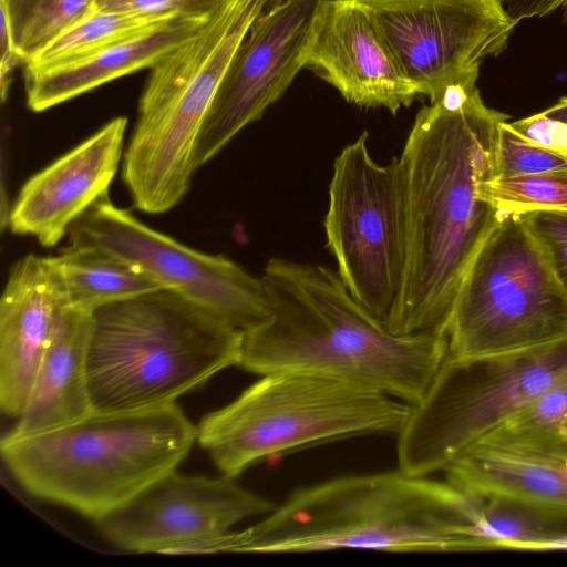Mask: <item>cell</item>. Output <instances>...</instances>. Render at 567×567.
<instances>
[{
	"label": "cell",
	"instance_id": "obj_1",
	"mask_svg": "<svg viewBox=\"0 0 567 567\" xmlns=\"http://www.w3.org/2000/svg\"><path fill=\"white\" fill-rule=\"evenodd\" d=\"M506 117L488 109L476 87L452 89L417 112L398 158L406 264L400 293L384 320L391 332L447 336L462 280L502 219L481 189L497 176V131Z\"/></svg>",
	"mask_w": 567,
	"mask_h": 567
},
{
	"label": "cell",
	"instance_id": "obj_2",
	"mask_svg": "<svg viewBox=\"0 0 567 567\" xmlns=\"http://www.w3.org/2000/svg\"><path fill=\"white\" fill-rule=\"evenodd\" d=\"M261 280L271 315L243 332L246 371L339 380L413 405L447 355V336L391 332L327 266L271 258Z\"/></svg>",
	"mask_w": 567,
	"mask_h": 567
},
{
	"label": "cell",
	"instance_id": "obj_3",
	"mask_svg": "<svg viewBox=\"0 0 567 567\" xmlns=\"http://www.w3.org/2000/svg\"><path fill=\"white\" fill-rule=\"evenodd\" d=\"M481 522L482 498L399 467L299 488L258 523L196 543L186 553L492 550Z\"/></svg>",
	"mask_w": 567,
	"mask_h": 567
},
{
	"label": "cell",
	"instance_id": "obj_4",
	"mask_svg": "<svg viewBox=\"0 0 567 567\" xmlns=\"http://www.w3.org/2000/svg\"><path fill=\"white\" fill-rule=\"evenodd\" d=\"M197 437L176 403L91 412L53 430L1 439V456L31 495L97 520L176 471Z\"/></svg>",
	"mask_w": 567,
	"mask_h": 567
},
{
	"label": "cell",
	"instance_id": "obj_5",
	"mask_svg": "<svg viewBox=\"0 0 567 567\" xmlns=\"http://www.w3.org/2000/svg\"><path fill=\"white\" fill-rule=\"evenodd\" d=\"M243 331L166 289L92 311L86 352L93 412L176 403L216 373L238 365Z\"/></svg>",
	"mask_w": 567,
	"mask_h": 567
},
{
	"label": "cell",
	"instance_id": "obj_6",
	"mask_svg": "<svg viewBox=\"0 0 567 567\" xmlns=\"http://www.w3.org/2000/svg\"><path fill=\"white\" fill-rule=\"evenodd\" d=\"M272 0H230L152 69L121 177L141 212L163 214L188 193L200 133L230 61Z\"/></svg>",
	"mask_w": 567,
	"mask_h": 567
},
{
	"label": "cell",
	"instance_id": "obj_7",
	"mask_svg": "<svg viewBox=\"0 0 567 567\" xmlns=\"http://www.w3.org/2000/svg\"><path fill=\"white\" fill-rule=\"evenodd\" d=\"M411 410L408 402L373 389L272 372L206 414L196 441L223 475L236 478L264 460L310 446L361 435H398Z\"/></svg>",
	"mask_w": 567,
	"mask_h": 567
},
{
	"label": "cell",
	"instance_id": "obj_8",
	"mask_svg": "<svg viewBox=\"0 0 567 567\" xmlns=\"http://www.w3.org/2000/svg\"><path fill=\"white\" fill-rule=\"evenodd\" d=\"M567 379V337L517 351L447 354L398 434L399 467L442 471L513 413Z\"/></svg>",
	"mask_w": 567,
	"mask_h": 567
},
{
	"label": "cell",
	"instance_id": "obj_9",
	"mask_svg": "<svg viewBox=\"0 0 567 567\" xmlns=\"http://www.w3.org/2000/svg\"><path fill=\"white\" fill-rule=\"evenodd\" d=\"M564 337L567 293L520 217L503 216L458 288L447 354L504 353Z\"/></svg>",
	"mask_w": 567,
	"mask_h": 567
},
{
	"label": "cell",
	"instance_id": "obj_10",
	"mask_svg": "<svg viewBox=\"0 0 567 567\" xmlns=\"http://www.w3.org/2000/svg\"><path fill=\"white\" fill-rule=\"evenodd\" d=\"M363 132L333 163L323 221L327 246L350 293L385 320L406 264V213L398 158L373 159Z\"/></svg>",
	"mask_w": 567,
	"mask_h": 567
},
{
	"label": "cell",
	"instance_id": "obj_11",
	"mask_svg": "<svg viewBox=\"0 0 567 567\" xmlns=\"http://www.w3.org/2000/svg\"><path fill=\"white\" fill-rule=\"evenodd\" d=\"M70 244L97 247L136 267L163 289L246 332L271 315L261 280L223 255L206 254L157 231L105 194L70 228Z\"/></svg>",
	"mask_w": 567,
	"mask_h": 567
},
{
	"label": "cell",
	"instance_id": "obj_12",
	"mask_svg": "<svg viewBox=\"0 0 567 567\" xmlns=\"http://www.w3.org/2000/svg\"><path fill=\"white\" fill-rule=\"evenodd\" d=\"M419 93L436 103L475 89L483 60L499 54L517 24L502 0H359Z\"/></svg>",
	"mask_w": 567,
	"mask_h": 567
},
{
	"label": "cell",
	"instance_id": "obj_13",
	"mask_svg": "<svg viewBox=\"0 0 567 567\" xmlns=\"http://www.w3.org/2000/svg\"><path fill=\"white\" fill-rule=\"evenodd\" d=\"M324 0H272L238 45L205 120L199 168L279 100L299 71Z\"/></svg>",
	"mask_w": 567,
	"mask_h": 567
},
{
	"label": "cell",
	"instance_id": "obj_14",
	"mask_svg": "<svg viewBox=\"0 0 567 567\" xmlns=\"http://www.w3.org/2000/svg\"><path fill=\"white\" fill-rule=\"evenodd\" d=\"M275 507L235 478L173 471L95 523L118 548L182 555L190 545L227 534L239 522L265 516Z\"/></svg>",
	"mask_w": 567,
	"mask_h": 567
},
{
	"label": "cell",
	"instance_id": "obj_15",
	"mask_svg": "<svg viewBox=\"0 0 567 567\" xmlns=\"http://www.w3.org/2000/svg\"><path fill=\"white\" fill-rule=\"evenodd\" d=\"M305 66L350 103L393 115L420 94L405 76L359 0H324L315 20Z\"/></svg>",
	"mask_w": 567,
	"mask_h": 567
},
{
	"label": "cell",
	"instance_id": "obj_16",
	"mask_svg": "<svg viewBox=\"0 0 567 567\" xmlns=\"http://www.w3.org/2000/svg\"><path fill=\"white\" fill-rule=\"evenodd\" d=\"M126 126V117L112 118L32 175L11 206V233L32 236L45 248L56 246L72 225L109 194L122 165Z\"/></svg>",
	"mask_w": 567,
	"mask_h": 567
},
{
	"label": "cell",
	"instance_id": "obj_17",
	"mask_svg": "<svg viewBox=\"0 0 567 567\" xmlns=\"http://www.w3.org/2000/svg\"><path fill=\"white\" fill-rule=\"evenodd\" d=\"M445 481L478 498H505L533 509L567 536V440L480 441L444 470Z\"/></svg>",
	"mask_w": 567,
	"mask_h": 567
},
{
	"label": "cell",
	"instance_id": "obj_18",
	"mask_svg": "<svg viewBox=\"0 0 567 567\" xmlns=\"http://www.w3.org/2000/svg\"><path fill=\"white\" fill-rule=\"evenodd\" d=\"M62 306L47 257L17 260L0 300V408L19 417Z\"/></svg>",
	"mask_w": 567,
	"mask_h": 567
},
{
	"label": "cell",
	"instance_id": "obj_19",
	"mask_svg": "<svg viewBox=\"0 0 567 567\" xmlns=\"http://www.w3.org/2000/svg\"><path fill=\"white\" fill-rule=\"evenodd\" d=\"M91 321L90 311L59 307L23 411L4 436L38 434L73 423L92 412L86 378Z\"/></svg>",
	"mask_w": 567,
	"mask_h": 567
},
{
	"label": "cell",
	"instance_id": "obj_20",
	"mask_svg": "<svg viewBox=\"0 0 567 567\" xmlns=\"http://www.w3.org/2000/svg\"><path fill=\"white\" fill-rule=\"evenodd\" d=\"M213 14L176 16L71 64L47 71L24 70L27 104L33 112H42L120 76L153 68L194 35Z\"/></svg>",
	"mask_w": 567,
	"mask_h": 567
},
{
	"label": "cell",
	"instance_id": "obj_21",
	"mask_svg": "<svg viewBox=\"0 0 567 567\" xmlns=\"http://www.w3.org/2000/svg\"><path fill=\"white\" fill-rule=\"evenodd\" d=\"M47 261L62 306L90 312L163 289L136 267L93 246L69 244Z\"/></svg>",
	"mask_w": 567,
	"mask_h": 567
},
{
	"label": "cell",
	"instance_id": "obj_22",
	"mask_svg": "<svg viewBox=\"0 0 567 567\" xmlns=\"http://www.w3.org/2000/svg\"><path fill=\"white\" fill-rule=\"evenodd\" d=\"M167 19L95 9L39 52L24 70L47 71L89 58L137 37Z\"/></svg>",
	"mask_w": 567,
	"mask_h": 567
},
{
	"label": "cell",
	"instance_id": "obj_23",
	"mask_svg": "<svg viewBox=\"0 0 567 567\" xmlns=\"http://www.w3.org/2000/svg\"><path fill=\"white\" fill-rule=\"evenodd\" d=\"M96 0H0L21 61L29 63L62 33L93 12Z\"/></svg>",
	"mask_w": 567,
	"mask_h": 567
},
{
	"label": "cell",
	"instance_id": "obj_24",
	"mask_svg": "<svg viewBox=\"0 0 567 567\" xmlns=\"http://www.w3.org/2000/svg\"><path fill=\"white\" fill-rule=\"evenodd\" d=\"M557 440H567V379L530 400L481 441L527 443Z\"/></svg>",
	"mask_w": 567,
	"mask_h": 567
},
{
	"label": "cell",
	"instance_id": "obj_25",
	"mask_svg": "<svg viewBox=\"0 0 567 567\" xmlns=\"http://www.w3.org/2000/svg\"><path fill=\"white\" fill-rule=\"evenodd\" d=\"M481 192L502 217L537 209H567V169L514 177L495 176L482 185Z\"/></svg>",
	"mask_w": 567,
	"mask_h": 567
},
{
	"label": "cell",
	"instance_id": "obj_26",
	"mask_svg": "<svg viewBox=\"0 0 567 567\" xmlns=\"http://www.w3.org/2000/svg\"><path fill=\"white\" fill-rule=\"evenodd\" d=\"M567 169V156L547 150L516 132L509 123L498 125L496 172L514 177Z\"/></svg>",
	"mask_w": 567,
	"mask_h": 567
},
{
	"label": "cell",
	"instance_id": "obj_27",
	"mask_svg": "<svg viewBox=\"0 0 567 567\" xmlns=\"http://www.w3.org/2000/svg\"><path fill=\"white\" fill-rule=\"evenodd\" d=\"M518 216L567 293V209H537Z\"/></svg>",
	"mask_w": 567,
	"mask_h": 567
},
{
	"label": "cell",
	"instance_id": "obj_28",
	"mask_svg": "<svg viewBox=\"0 0 567 567\" xmlns=\"http://www.w3.org/2000/svg\"><path fill=\"white\" fill-rule=\"evenodd\" d=\"M230 0H96L101 11L134 12L156 19L210 16Z\"/></svg>",
	"mask_w": 567,
	"mask_h": 567
},
{
	"label": "cell",
	"instance_id": "obj_29",
	"mask_svg": "<svg viewBox=\"0 0 567 567\" xmlns=\"http://www.w3.org/2000/svg\"><path fill=\"white\" fill-rule=\"evenodd\" d=\"M520 135L547 150L567 156V124L543 113L509 123Z\"/></svg>",
	"mask_w": 567,
	"mask_h": 567
},
{
	"label": "cell",
	"instance_id": "obj_30",
	"mask_svg": "<svg viewBox=\"0 0 567 567\" xmlns=\"http://www.w3.org/2000/svg\"><path fill=\"white\" fill-rule=\"evenodd\" d=\"M0 53V91L1 101L4 102L13 70L21 59L16 50L9 21L3 11H1Z\"/></svg>",
	"mask_w": 567,
	"mask_h": 567
},
{
	"label": "cell",
	"instance_id": "obj_31",
	"mask_svg": "<svg viewBox=\"0 0 567 567\" xmlns=\"http://www.w3.org/2000/svg\"><path fill=\"white\" fill-rule=\"evenodd\" d=\"M508 17L516 23L523 19L544 17L560 8H567V0H502Z\"/></svg>",
	"mask_w": 567,
	"mask_h": 567
},
{
	"label": "cell",
	"instance_id": "obj_32",
	"mask_svg": "<svg viewBox=\"0 0 567 567\" xmlns=\"http://www.w3.org/2000/svg\"><path fill=\"white\" fill-rule=\"evenodd\" d=\"M7 137L4 134H2V142H1V204H0V226L1 230L3 231L6 228H8L9 224V215L10 209L9 207V200L7 199V190H6V172L8 171V146H7Z\"/></svg>",
	"mask_w": 567,
	"mask_h": 567
},
{
	"label": "cell",
	"instance_id": "obj_33",
	"mask_svg": "<svg viewBox=\"0 0 567 567\" xmlns=\"http://www.w3.org/2000/svg\"><path fill=\"white\" fill-rule=\"evenodd\" d=\"M547 117L553 120L560 121L567 124V96L560 99L558 103L553 105L551 107L542 112Z\"/></svg>",
	"mask_w": 567,
	"mask_h": 567
}]
</instances>
